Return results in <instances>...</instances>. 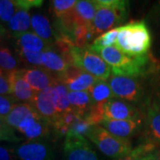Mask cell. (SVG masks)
<instances>
[{
    "label": "cell",
    "instance_id": "6da1fadb",
    "mask_svg": "<svg viewBox=\"0 0 160 160\" xmlns=\"http://www.w3.org/2000/svg\"><path fill=\"white\" fill-rule=\"evenodd\" d=\"M118 34L115 46L130 57L149 53L151 47V34L145 21L132 22L118 27Z\"/></svg>",
    "mask_w": 160,
    "mask_h": 160
},
{
    "label": "cell",
    "instance_id": "7a4b0ae2",
    "mask_svg": "<svg viewBox=\"0 0 160 160\" xmlns=\"http://www.w3.org/2000/svg\"><path fill=\"white\" fill-rule=\"evenodd\" d=\"M87 138L102 154L113 159L125 157L133 149L130 140L117 137L102 126H93Z\"/></svg>",
    "mask_w": 160,
    "mask_h": 160
},
{
    "label": "cell",
    "instance_id": "3957f363",
    "mask_svg": "<svg viewBox=\"0 0 160 160\" xmlns=\"http://www.w3.org/2000/svg\"><path fill=\"white\" fill-rule=\"evenodd\" d=\"M71 56L72 67L83 69L97 79L106 81L111 76V68L98 53L88 47H75Z\"/></svg>",
    "mask_w": 160,
    "mask_h": 160
},
{
    "label": "cell",
    "instance_id": "277c9868",
    "mask_svg": "<svg viewBox=\"0 0 160 160\" xmlns=\"http://www.w3.org/2000/svg\"><path fill=\"white\" fill-rule=\"evenodd\" d=\"M108 83L114 97L127 102H141L145 96V88L140 78L111 74Z\"/></svg>",
    "mask_w": 160,
    "mask_h": 160
},
{
    "label": "cell",
    "instance_id": "5b68a950",
    "mask_svg": "<svg viewBox=\"0 0 160 160\" xmlns=\"http://www.w3.org/2000/svg\"><path fill=\"white\" fill-rule=\"evenodd\" d=\"M129 3L126 1L124 5L118 7H98L90 29L97 38L109 30L114 29L115 26L120 25L128 15Z\"/></svg>",
    "mask_w": 160,
    "mask_h": 160
},
{
    "label": "cell",
    "instance_id": "8992f818",
    "mask_svg": "<svg viewBox=\"0 0 160 160\" xmlns=\"http://www.w3.org/2000/svg\"><path fill=\"white\" fill-rule=\"evenodd\" d=\"M64 160H99L97 153L86 138L66 135L63 147Z\"/></svg>",
    "mask_w": 160,
    "mask_h": 160
},
{
    "label": "cell",
    "instance_id": "52a82bcc",
    "mask_svg": "<svg viewBox=\"0 0 160 160\" xmlns=\"http://www.w3.org/2000/svg\"><path fill=\"white\" fill-rule=\"evenodd\" d=\"M58 96L54 86L48 87L43 91L37 92L33 102L30 103L36 112L43 118L51 122L58 116Z\"/></svg>",
    "mask_w": 160,
    "mask_h": 160
},
{
    "label": "cell",
    "instance_id": "ba28073f",
    "mask_svg": "<svg viewBox=\"0 0 160 160\" xmlns=\"http://www.w3.org/2000/svg\"><path fill=\"white\" fill-rule=\"evenodd\" d=\"M104 119L140 120L142 113L132 103L114 97L104 107Z\"/></svg>",
    "mask_w": 160,
    "mask_h": 160
},
{
    "label": "cell",
    "instance_id": "9c48e42d",
    "mask_svg": "<svg viewBox=\"0 0 160 160\" xmlns=\"http://www.w3.org/2000/svg\"><path fill=\"white\" fill-rule=\"evenodd\" d=\"M50 126L51 124L48 120L35 112L22 120L16 130L27 138L28 141H37L46 138L49 134Z\"/></svg>",
    "mask_w": 160,
    "mask_h": 160
},
{
    "label": "cell",
    "instance_id": "30bf717a",
    "mask_svg": "<svg viewBox=\"0 0 160 160\" xmlns=\"http://www.w3.org/2000/svg\"><path fill=\"white\" fill-rule=\"evenodd\" d=\"M15 155L20 160H52V150L45 141H27L15 149Z\"/></svg>",
    "mask_w": 160,
    "mask_h": 160
},
{
    "label": "cell",
    "instance_id": "8fae6325",
    "mask_svg": "<svg viewBox=\"0 0 160 160\" xmlns=\"http://www.w3.org/2000/svg\"><path fill=\"white\" fill-rule=\"evenodd\" d=\"M97 80V78L83 69L69 67L61 78L59 83L65 85L71 92H88Z\"/></svg>",
    "mask_w": 160,
    "mask_h": 160
},
{
    "label": "cell",
    "instance_id": "7c38bea8",
    "mask_svg": "<svg viewBox=\"0 0 160 160\" xmlns=\"http://www.w3.org/2000/svg\"><path fill=\"white\" fill-rule=\"evenodd\" d=\"M143 125L142 142L152 143L160 149V109L153 101L147 106Z\"/></svg>",
    "mask_w": 160,
    "mask_h": 160
},
{
    "label": "cell",
    "instance_id": "4fadbf2b",
    "mask_svg": "<svg viewBox=\"0 0 160 160\" xmlns=\"http://www.w3.org/2000/svg\"><path fill=\"white\" fill-rule=\"evenodd\" d=\"M143 119L140 120H110L104 119L100 126L115 136L123 139L132 137L141 130Z\"/></svg>",
    "mask_w": 160,
    "mask_h": 160
},
{
    "label": "cell",
    "instance_id": "5bb4252c",
    "mask_svg": "<svg viewBox=\"0 0 160 160\" xmlns=\"http://www.w3.org/2000/svg\"><path fill=\"white\" fill-rule=\"evenodd\" d=\"M23 76L36 92L54 86L59 82L55 77L41 67H32L23 69Z\"/></svg>",
    "mask_w": 160,
    "mask_h": 160
},
{
    "label": "cell",
    "instance_id": "9a60e30c",
    "mask_svg": "<svg viewBox=\"0 0 160 160\" xmlns=\"http://www.w3.org/2000/svg\"><path fill=\"white\" fill-rule=\"evenodd\" d=\"M12 96L16 102L31 103L37 92L31 88L23 76V69H16L10 73Z\"/></svg>",
    "mask_w": 160,
    "mask_h": 160
},
{
    "label": "cell",
    "instance_id": "2e32d148",
    "mask_svg": "<svg viewBox=\"0 0 160 160\" xmlns=\"http://www.w3.org/2000/svg\"><path fill=\"white\" fill-rule=\"evenodd\" d=\"M97 9L98 6L94 1L79 0L77 1L74 8L66 15L76 25L90 27Z\"/></svg>",
    "mask_w": 160,
    "mask_h": 160
},
{
    "label": "cell",
    "instance_id": "e0dca14e",
    "mask_svg": "<svg viewBox=\"0 0 160 160\" xmlns=\"http://www.w3.org/2000/svg\"><path fill=\"white\" fill-rule=\"evenodd\" d=\"M42 67L53 75L58 82L69 68L62 55L53 51L52 47L42 52Z\"/></svg>",
    "mask_w": 160,
    "mask_h": 160
},
{
    "label": "cell",
    "instance_id": "ac0fdd59",
    "mask_svg": "<svg viewBox=\"0 0 160 160\" xmlns=\"http://www.w3.org/2000/svg\"><path fill=\"white\" fill-rule=\"evenodd\" d=\"M71 109L81 118H85L92 106V100L88 92H69L68 94Z\"/></svg>",
    "mask_w": 160,
    "mask_h": 160
},
{
    "label": "cell",
    "instance_id": "d6986e66",
    "mask_svg": "<svg viewBox=\"0 0 160 160\" xmlns=\"http://www.w3.org/2000/svg\"><path fill=\"white\" fill-rule=\"evenodd\" d=\"M20 49H25L35 52H43L51 46L46 41L41 39L34 32H26L15 37Z\"/></svg>",
    "mask_w": 160,
    "mask_h": 160
},
{
    "label": "cell",
    "instance_id": "ffe728a7",
    "mask_svg": "<svg viewBox=\"0 0 160 160\" xmlns=\"http://www.w3.org/2000/svg\"><path fill=\"white\" fill-rule=\"evenodd\" d=\"M31 27L35 34L49 45L54 42V31L52 30L49 20L45 15L34 14L31 17Z\"/></svg>",
    "mask_w": 160,
    "mask_h": 160
},
{
    "label": "cell",
    "instance_id": "44dd1931",
    "mask_svg": "<svg viewBox=\"0 0 160 160\" xmlns=\"http://www.w3.org/2000/svg\"><path fill=\"white\" fill-rule=\"evenodd\" d=\"M88 92L91 95L93 104L100 106H105L106 103L114 98L109 83L104 80L98 79L97 82L90 88Z\"/></svg>",
    "mask_w": 160,
    "mask_h": 160
},
{
    "label": "cell",
    "instance_id": "7402d4cb",
    "mask_svg": "<svg viewBox=\"0 0 160 160\" xmlns=\"http://www.w3.org/2000/svg\"><path fill=\"white\" fill-rule=\"evenodd\" d=\"M35 112L36 110L30 103H16L5 118L9 126L13 129H17L22 120Z\"/></svg>",
    "mask_w": 160,
    "mask_h": 160
},
{
    "label": "cell",
    "instance_id": "603a6c76",
    "mask_svg": "<svg viewBox=\"0 0 160 160\" xmlns=\"http://www.w3.org/2000/svg\"><path fill=\"white\" fill-rule=\"evenodd\" d=\"M31 26V17L29 11L17 10L13 17L8 22L9 29L13 33L14 37L28 32Z\"/></svg>",
    "mask_w": 160,
    "mask_h": 160
},
{
    "label": "cell",
    "instance_id": "cb8c5ba5",
    "mask_svg": "<svg viewBox=\"0 0 160 160\" xmlns=\"http://www.w3.org/2000/svg\"><path fill=\"white\" fill-rule=\"evenodd\" d=\"M118 34V29L117 27L115 29L100 35L99 37H97L95 39L93 40V42H92L91 45H89L86 47H88L92 52L99 53V52L105 47L115 46L116 42H117Z\"/></svg>",
    "mask_w": 160,
    "mask_h": 160
},
{
    "label": "cell",
    "instance_id": "d4e9b609",
    "mask_svg": "<svg viewBox=\"0 0 160 160\" xmlns=\"http://www.w3.org/2000/svg\"><path fill=\"white\" fill-rule=\"evenodd\" d=\"M159 148H158L152 143L142 142L134 149H132V150L128 155L113 160H142L145 157L153 154Z\"/></svg>",
    "mask_w": 160,
    "mask_h": 160
},
{
    "label": "cell",
    "instance_id": "484cf974",
    "mask_svg": "<svg viewBox=\"0 0 160 160\" xmlns=\"http://www.w3.org/2000/svg\"><path fill=\"white\" fill-rule=\"evenodd\" d=\"M17 60L11 50L5 46H0V69L6 72H12L17 69Z\"/></svg>",
    "mask_w": 160,
    "mask_h": 160
},
{
    "label": "cell",
    "instance_id": "4316f807",
    "mask_svg": "<svg viewBox=\"0 0 160 160\" xmlns=\"http://www.w3.org/2000/svg\"><path fill=\"white\" fill-rule=\"evenodd\" d=\"M77 4L76 0H53L51 2V12L56 19L69 13Z\"/></svg>",
    "mask_w": 160,
    "mask_h": 160
},
{
    "label": "cell",
    "instance_id": "83f0119b",
    "mask_svg": "<svg viewBox=\"0 0 160 160\" xmlns=\"http://www.w3.org/2000/svg\"><path fill=\"white\" fill-rule=\"evenodd\" d=\"M54 88L56 90L58 96L57 102V110L58 114H62L65 111H68L71 109L70 104H69V99H68V94H69V89L67 86L63 85L62 83H58L54 86Z\"/></svg>",
    "mask_w": 160,
    "mask_h": 160
},
{
    "label": "cell",
    "instance_id": "f1b7e54d",
    "mask_svg": "<svg viewBox=\"0 0 160 160\" xmlns=\"http://www.w3.org/2000/svg\"><path fill=\"white\" fill-rule=\"evenodd\" d=\"M92 124L83 118H80L73 124V126L70 127L68 134L74 135V136H80V137H87V135L90 133L92 129L93 128ZM67 134V135H68Z\"/></svg>",
    "mask_w": 160,
    "mask_h": 160
},
{
    "label": "cell",
    "instance_id": "f546056e",
    "mask_svg": "<svg viewBox=\"0 0 160 160\" xmlns=\"http://www.w3.org/2000/svg\"><path fill=\"white\" fill-rule=\"evenodd\" d=\"M2 141L19 142L21 139L15 134L14 129L8 125L6 118L0 116V142Z\"/></svg>",
    "mask_w": 160,
    "mask_h": 160
},
{
    "label": "cell",
    "instance_id": "4dcf8cb0",
    "mask_svg": "<svg viewBox=\"0 0 160 160\" xmlns=\"http://www.w3.org/2000/svg\"><path fill=\"white\" fill-rule=\"evenodd\" d=\"M17 11L13 1L0 0V20L5 22H9Z\"/></svg>",
    "mask_w": 160,
    "mask_h": 160
},
{
    "label": "cell",
    "instance_id": "1f68e13d",
    "mask_svg": "<svg viewBox=\"0 0 160 160\" xmlns=\"http://www.w3.org/2000/svg\"><path fill=\"white\" fill-rule=\"evenodd\" d=\"M20 56L24 62L30 65L42 68V52H35L25 49H20Z\"/></svg>",
    "mask_w": 160,
    "mask_h": 160
},
{
    "label": "cell",
    "instance_id": "d6a6232c",
    "mask_svg": "<svg viewBox=\"0 0 160 160\" xmlns=\"http://www.w3.org/2000/svg\"><path fill=\"white\" fill-rule=\"evenodd\" d=\"M16 103V100L12 95H0V116L6 118Z\"/></svg>",
    "mask_w": 160,
    "mask_h": 160
},
{
    "label": "cell",
    "instance_id": "836d02e7",
    "mask_svg": "<svg viewBox=\"0 0 160 160\" xmlns=\"http://www.w3.org/2000/svg\"><path fill=\"white\" fill-rule=\"evenodd\" d=\"M10 73L0 69V95H12Z\"/></svg>",
    "mask_w": 160,
    "mask_h": 160
},
{
    "label": "cell",
    "instance_id": "e575fe53",
    "mask_svg": "<svg viewBox=\"0 0 160 160\" xmlns=\"http://www.w3.org/2000/svg\"><path fill=\"white\" fill-rule=\"evenodd\" d=\"M13 3L17 10L29 11L31 8L40 7L44 2L41 0H18V1H13Z\"/></svg>",
    "mask_w": 160,
    "mask_h": 160
},
{
    "label": "cell",
    "instance_id": "d590c367",
    "mask_svg": "<svg viewBox=\"0 0 160 160\" xmlns=\"http://www.w3.org/2000/svg\"><path fill=\"white\" fill-rule=\"evenodd\" d=\"M12 151L6 147L0 146V160H12Z\"/></svg>",
    "mask_w": 160,
    "mask_h": 160
},
{
    "label": "cell",
    "instance_id": "8d00e7d4",
    "mask_svg": "<svg viewBox=\"0 0 160 160\" xmlns=\"http://www.w3.org/2000/svg\"><path fill=\"white\" fill-rule=\"evenodd\" d=\"M153 102L158 105V107L160 109V92L156 91V94H155V98L154 100H153Z\"/></svg>",
    "mask_w": 160,
    "mask_h": 160
},
{
    "label": "cell",
    "instance_id": "74e56055",
    "mask_svg": "<svg viewBox=\"0 0 160 160\" xmlns=\"http://www.w3.org/2000/svg\"><path fill=\"white\" fill-rule=\"evenodd\" d=\"M156 13H157L156 17L159 20V24H160V4H158V7L156 8Z\"/></svg>",
    "mask_w": 160,
    "mask_h": 160
},
{
    "label": "cell",
    "instance_id": "f35d334b",
    "mask_svg": "<svg viewBox=\"0 0 160 160\" xmlns=\"http://www.w3.org/2000/svg\"><path fill=\"white\" fill-rule=\"evenodd\" d=\"M142 160H155V152L153 154H150L147 157H145Z\"/></svg>",
    "mask_w": 160,
    "mask_h": 160
},
{
    "label": "cell",
    "instance_id": "ab89813d",
    "mask_svg": "<svg viewBox=\"0 0 160 160\" xmlns=\"http://www.w3.org/2000/svg\"><path fill=\"white\" fill-rule=\"evenodd\" d=\"M155 160H160V149L155 152Z\"/></svg>",
    "mask_w": 160,
    "mask_h": 160
},
{
    "label": "cell",
    "instance_id": "60d3db41",
    "mask_svg": "<svg viewBox=\"0 0 160 160\" xmlns=\"http://www.w3.org/2000/svg\"><path fill=\"white\" fill-rule=\"evenodd\" d=\"M4 32H5V30H4V29L0 26V43H1V41H2V36L4 34Z\"/></svg>",
    "mask_w": 160,
    "mask_h": 160
}]
</instances>
